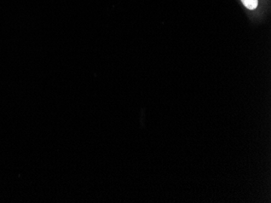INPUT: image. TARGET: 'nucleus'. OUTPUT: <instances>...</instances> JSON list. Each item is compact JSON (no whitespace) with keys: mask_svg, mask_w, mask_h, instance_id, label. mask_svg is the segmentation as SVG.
<instances>
[{"mask_svg":"<svg viewBox=\"0 0 271 203\" xmlns=\"http://www.w3.org/2000/svg\"><path fill=\"white\" fill-rule=\"evenodd\" d=\"M242 3L249 10H254L257 8L258 0H241Z\"/></svg>","mask_w":271,"mask_h":203,"instance_id":"1","label":"nucleus"}]
</instances>
